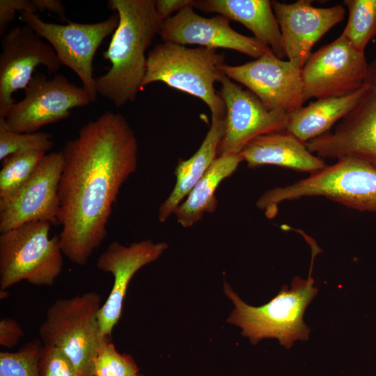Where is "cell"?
Here are the masks:
<instances>
[{"mask_svg":"<svg viewBox=\"0 0 376 376\" xmlns=\"http://www.w3.org/2000/svg\"><path fill=\"white\" fill-rule=\"evenodd\" d=\"M166 242L151 240L135 242L129 246L111 242L98 257V269L113 277L111 290L98 313L103 337H110L122 314L123 301L133 276L143 267L157 260L168 249Z\"/></svg>","mask_w":376,"mask_h":376,"instance_id":"cell-17","label":"cell"},{"mask_svg":"<svg viewBox=\"0 0 376 376\" xmlns=\"http://www.w3.org/2000/svg\"><path fill=\"white\" fill-rule=\"evenodd\" d=\"M109 8L119 17L102 57L111 65L104 75L95 78V90L115 106L133 102L143 81L147 56L146 52L157 35L162 21L155 0H109Z\"/></svg>","mask_w":376,"mask_h":376,"instance_id":"cell-2","label":"cell"},{"mask_svg":"<svg viewBox=\"0 0 376 376\" xmlns=\"http://www.w3.org/2000/svg\"><path fill=\"white\" fill-rule=\"evenodd\" d=\"M40 376H83L60 350L42 345L39 360Z\"/></svg>","mask_w":376,"mask_h":376,"instance_id":"cell-29","label":"cell"},{"mask_svg":"<svg viewBox=\"0 0 376 376\" xmlns=\"http://www.w3.org/2000/svg\"><path fill=\"white\" fill-rule=\"evenodd\" d=\"M311 249L308 278L294 277L290 289L287 285H283L280 292L264 305L255 307L246 304L228 283L224 284V292L235 305L227 322L240 327L242 334L252 344L265 338H274L289 349L295 341L308 339L311 330L303 317L318 292V288L313 286L312 269L314 258L321 251L316 244L311 245Z\"/></svg>","mask_w":376,"mask_h":376,"instance_id":"cell-3","label":"cell"},{"mask_svg":"<svg viewBox=\"0 0 376 376\" xmlns=\"http://www.w3.org/2000/svg\"><path fill=\"white\" fill-rule=\"evenodd\" d=\"M194 8L240 22L279 58L285 57L280 27L269 0H196Z\"/></svg>","mask_w":376,"mask_h":376,"instance_id":"cell-20","label":"cell"},{"mask_svg":"<svg viewBox=\"0 0 376 376\" xmlns=\"http://www.w3.org/2000/svg\"><path fill=\"white\" fill-rule=\"evenodd\" d=\"M27 12L36 14L33 0H0V34L3 36L8 26L18 13Z\"/></svg>","mask_w":376,"mask_h":376,"instance_id":"cell-30","label":"cell"},{"mask_svg":"<svg viewBox=\"0 0 376 376\" xmlns=\"http://www.w3.org/2000/svg\"><path fill=\"white\" fill-rule=\"evenodd\" d=\"M367 88L359 101L328 132L306 143L320 157H352L376 167V61L369 64Z\"/></svg>","mask_w":376,"mask_h":376,"instance_id":"cell-12","label":"cell"},{"mask_svg":"<svg viewBox=\"0 0 376 376\" xmlns=\"http://www.w3.org/2000/svg\"><path fill=\"white\" fill-rule=\"evenodd\" d=\"M37 12L47 11L58 15L61 18L67 19L65 8L59 0H33Z\"/></svg>","mask_w":376,"mask_h":376,"instance_id":"cell-33","label":"cell"},{"mask_svg":"<svg viewBox=\"0 0 376 376\" xmlns=\"http://www.w3.org/2000/svg\"><path fill=\"white\" fill-rule=\"evenodd\" d=\"M243 161L240 153L217 157L185 199L173 212L176 220L184 228L199 221L205 213L213 212L217 207L216 191Z\"/></svg>","mask_w":376,"mask_h":376,"instance_id":"cell-23","label":"cell"},{"mask_svg":"<svg viewBox=\"0 0 376 376\" xmlns=\"http://www.w3.org/2000/svg\"><path fill=\"white\" fill-rule=\"evenodd\" d=\"M240 154L249 168L274 165L311 174L326 166L321 157L307 148L306 143L286 130L256 137Z\"/></svg>","mask_w":376,"mask_h":376,"instance_id":"cell-19","label":"cell"},{"mask_svg":"<svg viewBox=\"0 0 376 376\" xmlns=\"http://www.w3.org/2000/svg\"><path fill=\"white\" fill-rule=\"evenodd\" d=\"M272 6L281 32L285 56L301 70L314 45L342 22L345 14L341 5L318 8L308 0L290 3L272 1Z\"/></svg>","mask_w":376,"mask_h":376,"instance_id":"cell-18","label":"cell"},{"mask_svg":"<svg viewBox=\"0 0 376 376\" xmlns=\"http://www.w3.org/2000/svg\"><path fill=\"white\" fill-rule=\"evenodd\" d=\"M226 76L248 88L270 111L291 113L305 102L301 70L272 51L254 61L224 64Z\"/></svg>","mask_w":376,"mask_h":376,"instance_id":"cell-13","label":"cell"},{"mask_svg":"<svg viewBox=\"0 0 376 376\" xmlns=\"http://www.w3.org/2000/svg\"><path fill=\"white\" fill-rule=\"evenodd\" d=\"M313 196L325 197L361 212H376V167L360 159L342 157L291 185L266 191L256 206L272 218L281 202Z\"/></svg>","mask_w":376,"mask_h":376,"instance_id":"cell-4","label":"cell"},{"mask_svg":"<svg viewBox=\"0 0 376 376\" xmlns=\"http://www.w3.org/2000/svg\"><path fill=\"white\" fill-rule=\"evenodd\" d=\"M46 153L30 150L4 158L0 170V198L10 196L27 182Z\"/></svg>","mask_w":376,"mask_h":376,"instance_id":"cell-25","label":"cell"},{"mask_svg":"<svg viewBox=\"0 0 376 376\" xmlns=\"http://www.w3.org/2000/svg\"><path fill=\"white\" fill-rule=\"evenodd\" d=\"M159 36L164 42L198 45L209 49H229L258 58L272 51L254 37L242 35L230 19L217 15L205 17L188 7L162 21Z\"/></svg>","mask_w":376,"mask_h":376,"instance_id":"cell-16","label":"cell"},{"mask_svg":"<svg viewBox=\"0 0 376 376\" xmlns=\"http://www.w3.org/2000/svg\"><path fill=\"white\" fill-rule=\"evenodd\" d=\"M91 103L85 88L71 82L63 74L57 73L49 78L37 72L24 89L23 99L13 104L3 119L13 132L33 133L68 118L71 109Z\"/></svg>","mask_w":376,"mask_h":376,"instance_id":"cell-9","label":"cell"},{"mask_svg":"<svg viewBox=\"0 0 376 376\" xmlns=\"http://www.w3.org/2000/svg\"><path fill=\"white\" fill-rule=\"evenodd\" d=\"M220 84L218 93L224 102L226 115L218 157L240 153L256 137L286 130L289 114L269 110L253 93L226 75Z\"/></svg>","mask_w":376,"mask_h":376,"instance_id":"cell-15","label":"cell"},{"mask_svg":"<svg viewBox=\"0 0 376 376\" xmlns=\"http://www.w3.org/2000/svg\"><path fill=\"white\" fill-rule=\"evenodd\" d=\"M134 376H142V375H140V374H139V373H137V374L134 375Z\"/></svg>","mask_w":376,"mask_h":376,"instance_id":"cell-34","label":"cell"},{"mask_svg":"<svg viewBox=\"0 0 376 376\" xmlns=\"http://www.w3.org/2000/svg\"><path fill=\"white\" fill-rule=\"evenodd\" d=\"M138 149L126 118L109 111L83 125L63 146L58 236L72 263L86 265L106 238L120 189L136 170Z\"/></svg>","mask_w":376,"mask_h":376,"instance_id":"cell-1","label":"cell"},{"mask_svg":"<svg viewBox=\"0 0 376 376\" xmlns=\"http://www.w3.org/2000/svg\"><path fill=\"white\" fill-rule=\"evenodd\" d=\"M1 49L0 118H5L15 103L13 94L27 87L38 66H45L52 74L61 64L53 47L26 24L2 36Z\"/></svg>","mask_w":376,"mask_h":376,"instance_id":"cell-14","label":"cell"},{"mask_svg":"<svg viewBox=\"0 0 376 376\" xmlns=\"http://www.w3.org/2000/svg\"><path fill=\"white\" fill-rule=\"evenodd\" d=\"M368 68L364 52L339 36L312 53L301 69L305 102L311 97H342L354 93L363 85Z\"/></svg>","mask_w":376,"mask_h":376,"instance_id":"cell-10","label":"cell"},{"mask_svg":"<svg viewBox=\"0 0 376 376\" xmlns=\"http://www.w3.org/2000/svg\"><path fill=\"white\" fill-rule=\"evenodd\" d=\"M40 340L26 343L16 352H0V376H40Z\"/></svg>","mask_w":376,"mask_h":376,"instance_id":"cell-26","label":"cell"},{"mask_svg":"<svg viewBox=\"0 0 376 376\" xmlns=\"http://www.w3.org/2000/svg\"><path fill=\"white\" fill-rule=\"evenodd\" d=\"M54 146L52 135L44 132L19 133L10 130L0 118V160L13 153L24 150L49 151Z\"/></svg>","mask_w":376,"mask_h":376,"instance_id":"cell-27","label":"cell"},{"mask_svg":"<svg viewBox=\"0 0 376 376\" xmlns=\"http://www.w3.org/2000/svg\"><path fill=\"white\" fill-rule=\"evenodd\" d=\"M139 373L133 358L118 352L109 337L99 347L94 360L93 376H134Z\"/></svg>","mask_w":376,"mask_h":376,"instance_id":"cell-28","label":"cell"},{"mask_svg":"<svg viewBox=\"0 0 376 376\" xmlns=\"http://www.w3.org/2000/svg\"><path fill=\"white\" fill-rule=\"evenodd\" d=\"M51 225L33 221L1 233V291L22 281L38 286L54 283L62 271L63 253L59 236L49 237Z\"/></svg>","mask_w":376,"mask_h":376,"instance_id":"cell-7","label":"cell"},{"mask_svg":"<svg viewBox=\"0 0 376 376\" xmlns=\"http://www.w3.org/2000/svg\"><path fill=\"white\" fill-rule=\"evenodd\" d=\"M62 153H46L31 178L16 192L0 198V233L33 221L59 225Z\"/></svg>","mask_w":376,"mask_h":376,"instance_id":"cell-11","label":"cell"},{"mask_svg":"<svg viewBox=\"0 0 376 376\" xmlns=\"http://www.w3.org/2000/svg\"><path fill=\"white\" fill-rule=\"evenodd\" d=\"M225 56L217 49L195 48L172 42L157 44L148 54L141 89L161 81L202 100L212 117L224 118L226 107L214 84L225 75Z\"/></svg>","mask_w":376,"mask_h":376,"instance_id":"cell-5","label":"cell"},{"mask_svg":"<svg viewBox=\"0 0 376 376\" xmlns=\"http://www.w3.org/2000/svg\"><path fill=\"white\" fill-rule=\"evenodd\" d=\"M19 19L49 42L61 65L76 73L92 103L94 102L97 96L93 77L94 56L103 40L117 28L118 14L115 13L105 20L95 23L54 24L27 12L20 13Z\"/></svg>","mask_w":376,"mask_h":376,"instance_id":"cell-8","label":"cell"},{"mask_svg":"<svg viewBox=\"0 0 376 376\" xmlns=\"http://www.w3.org/2000/svg\"><path fill=\"white\" fill-rule=\"evenodd\" d=\"M194 0H155L156 11L162 20L171 17L175 12L194 6Z\"/></svg>","mask_w":376,"mask_h":376,"instance_id":"cell-32","label":"cell"},{"mask_svg":"<svg viewBox=\"0 0 376 376\" xmlns=\"http://www.w3.org/2000/svg\"><path fill=\"white\" fill-rule=\"evenodd\" d=\"M348 20L341 33L358 51L364 52L376 35V0H345Z\"/></svg>","mask_w":376,"mask_h":376,"instance_id":"cell-24","label":"cell"},{"mask_svg":"<svg viewBox=\"0 0 376 376\" xmlns=\"http://www.w3.org/2000/svg\"><path fill=\"white\" fill-rule=\"evenodd\" d=\"M24 333L19 324L12 318H3L0 321V345L12 348L24 337Z\"/></svg>","mask_w":376,"mask_h":376,"instance_id":"cell-31","label":"cell"},{"mask_svg":"<svg viewBox=\"0 0 376 376\" xmlns=\"http://www.w3.org/2000/svg\"><path fill=\"white\" fill-rule=\"evenodd\" d=\"M101 306L95 292L56 299L39 327L42 345L60 350L83 376H93L95 358L107 338L98 322Z\"/></svg>","mask_w":376,"mask_h":376,"instance_id":"cell-6","label":"cell"},{"mask_svg":"<svg viewBox=\"0 0 376 376\" xmlns=\"http://www.w3.org/2000/svg\"><path fill=\"white\" fill-rule=\"evenodd\" d=\"M224 128V118L212 117L210 129L199 148L190 158L178 163L175 170V186L159 207L158 219L160 222H165L173 214L178 206L217 158Z\"/></svg>","mask_w":376,"mask_h":376,"instance_id":"cell-21","label":"cell"},{"mask_svg":"<svg viewBox=\"0 0 376 376\" xmlns=\"http://www.w3.org/2000/svg\"><path fill=\"white\" fill-rule=\"evenodd\" d=\"M363 85L357 91L342 97L317 99L301 107L288 116L286 131L306 143L330 131L332 126L346 116L364 94Z\"/></svg>","mask_w":376,"mask_h":376,"instance_id":"cell-22","label":"cell"}]
</instances>
